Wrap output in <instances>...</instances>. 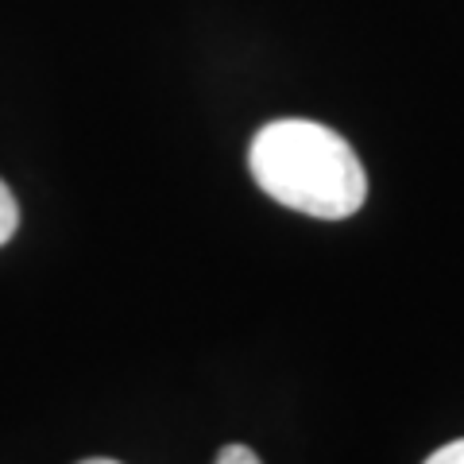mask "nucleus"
Instances as JSON below:
<instances>
[{
	"label": "nucleus",
	"mask_w": 464,
	"mask_h": 464,
	"mask_svg": "<svg viewBox=\"0 0 464 464\" xmlns=\"http://www.w3.org/2000/svg\"><path fill=\"white\" fill-rule=\"evenodd\" d=\"M16 225H20V206H16V198H12L8 186L0 182V244H8L16 237Z\"/></svg>",
	"instance_id": "2"
},
{
	"label": "nucleus",
	"mask_w": 464,
	"mask_h": 464,
	"mask_svg": "<svg viewBox=\"0 0 464 464\" xmlns=\"http://www.w3.org/2000/svg\"><path fill=\"white\" fill-rule=\"evenodd\" d=\"M252 179L286 209L317 221H344L368 198V174L356 151L317 121H271L248 148Z\"/></svg>",
	"instance_id": "1"
},
{
	"label": "nucleus",
	"mask_w": 464,
	"mask_h": 464,
	"mask_svg": "<svg viewBox=\"0 0 464 464\" xmlns=\"http://www.w3.org/2000/svg\"><path fill=\"white\" fill-rule=\"evenodd\" d=\"M82 464H121V460H109V457H93V460H82Z\"/></svg>",
	"instance_id": "5"
},
{
	"label": "nucleus",
	"mask_w": 464,
	"mask_h": 464,
	"mask_svg": "<svg viewBox=\"0 0 464 464\" xmlns=\"http://www.w3.org/2000/svg\"><path fill=\"white\" fill-rule=\"evenodd\" d=\"M426 464H464V438H460V441H449V445H441L438 453H433Z\"/></svg>",
	"instance_id": "4"
},
{
	"label": "nucleus",
	"mask_w": 464,
	"mask_h": 464,
	"mask_svg": "<svg viewBox=\"0 0 464 464\" xmlns=\"http://www.w3.org/2000/svg\"><path fill=\"white\" fill-rule=\"evenodd\" d=\"M213 464H264V460H259L248 445H225Z\"/></svg>",
	"instance_id": "3"
}]
</instances>
